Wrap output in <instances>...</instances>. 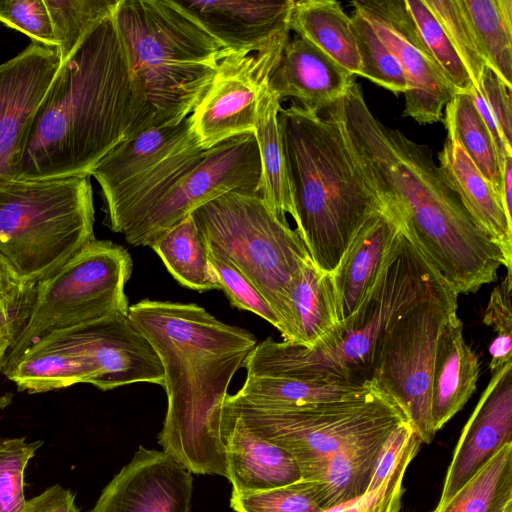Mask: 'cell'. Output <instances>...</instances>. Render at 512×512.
<instances>
[{"label":"cell","mask_w":512,"mask_h":512,"mask_svg":"<svg viewBox=\"0 0 512 512\" xmlns=\"http://www.w3.org/2000/svg\"><path fill=\"white\" fill-rule=\"evenodd\" d=\"M145 107L113 12L61 63L33 117L16 180L90 175L136 135Z\"/></svg>","instance_id":"3"},{"label":"cell","mask_w":512,"mask_h":512,"mask_svg":"<svg viewBox=\"0 0 512 512\" xmlns=\"http://www.w3.org/2000/svg\"><path fill=\"white\" fill-rule=\"evenodd\" d=\"M119 0H45L61 63L85 36L111 15Z\"/></svg>","instance_id":"35"},{"label":"cell","mask_w":512,"mask_h":512,"mask_svg":"<svg viewBox=\"0 0 512 512\" xmlns=\"http://www.w3.org/2000/svg\"><path fill=\"white\" fill-rule=\"evenodd\" d=\"M502 206L505 215L512 223V156H508L502 166Z\"/></svg>","instance_id":"49"},{"label":"cell","mask_w":512,"mask_h":512,"mask_svg":"<svg viewBox=\"0 0 512 512\" xmlns=\"http://www.w3.org/2000/svg\"><path fill=\"white\" fill-rule=\"evenodd\" d=\"M42 445V440L0 437V512H22L26 502L25 471Z\"/></svg>","instance_id":"41"},{"label":"cell","mask_w":512,"mask_h":512,"mask_svg":"<svg viewBox=\"0 0 512 512\" xmlns=\"http://www.w3.org/2000/svg\"><path fill=\"white\" fill-rule=\"evenodd\" d=\"M443 122L502 203V166L494 140L470 93H456L444 108Z\"/></svg>","instance_id":"32"},{"label":"cell","mask_w":512,"mask_h":512,"mask_svg":"<svg viewBox=\"0 0 512 512\" xmlns=\"http://www.w3.org/2000/svg\"><path fill=\"white\" fill-rule=\"evenodd\" d=\"M149 247L180 285L198 292L220 289L192 215L158 236Z\"/></svg>","instance_id":"31"},{"label":"cell","mask_w":512,"mask_h":512,"mask_svg":"<svg viewBox=\"0 0 512 512\" xmlns=\"http://www.w3.org/2000/svg\"><path fill=\"white\" fill-rule=\"evenodd\" d=\"M223 409L257 435L287 450L298 463L302 479L315 481L339 450L407 421L395 401L377 385L357 398L293 408L255 407L227 397Z\"/></svg>","instance_id":"9"},{"label":"cell","mask_w":512,"mask_h":512,"mask_svg":"<svg viewBox=\"0 0 512 512\" xmlns=\"http://www.w3.org/2000/svg\"><path fill=\"white\" fill-rule=\"evenodd\" d=\"M420 38L457 93H470L472 81L444 30L423 0H404Z\"/></svg>","instance_id":"38"},{"label":"cell","mask_w":512,"mask_h":512,"mask_svg":"<svg viewBox=\"0 0 512 512\" xmlns=\"http://www.w3.org/2000/svg\"><path fill=\"white\" fill-rule=\"evenodd\" d=\"M423 2L444 30L464 65L473 87L477 89L487 63L458 0H423Z\"/></svg>","instance_id":"39"},{"label":"cell","mask_w":512,"mask_h":512,"mask_svg":"<svg viewBox=\"0 0 512 512\" xmlns=\"http://www.w3.org/2000/svg\"><path fill=\"white\" fill-rule=\"evenodd\" d=\"M458 3L487 65L512 86V0H458Z\"/></svg>","instance_id":"34"},{"label":"cell","mask_w":512,"mask_h":512,"mask_svg":"<svg viewBox=\"0 0 512 512\" xmlns=\"http://www.w3.org/2000/svg\"><path fill=\"white\" fill-rule=\"evenodd\" d=\"M432 512H512V443Z\"/></svg>","instance_id":"33"},{"label":"cell","mask_w":512,"mask_h":512,"mask_svg":"<svg viewBox=\"0 0 512 512\" xmlns=\"http://www.w3.org/2000/svg\"><path fill=\"white\" fill-rule=\"evenodd\" d=\"M260 184L261 160L254 133L231 137L207 149L124 238L132 246H149L204 204L233 191L260 194Z\"/></svg>","instance_id":"13"},{"label":"cell","mask_w":512,"mask_h":512,"mask_svg":"<svg viewBox=\"0 0 512 512\" xmlns=\"http://www.w3.org/2000/svg\"><path fill=\"white\" fill-rule=\"evenodd\" d=\"M421 443L414 433L404 447L395 467L378 488L368 491L362 497L321 512H399L404 493L403 478Z\"/></svg>","instance_id":"42"},{"label":"cell","mask_w":512,"mask_h":512,"mask_svg":"<svg viewBox=\"0 0 512 512\" xmlns=\"http://www.w3.org/2000/svg\"><path fill=\"white\" fill-rule=\"evenodd\" d=\"M22 512H82L76 505L75 494L55 484L41 494L26 500Z\"/></svg>","instance_id":"48"},{"label":"cell","mask_w":512,"mask_h":512,"mask_svg":"<svg viewBox=\"0 0 512 512\" xmlns=\"http://www.w3.org/2000/svg\"><path fill=\"white\" fill-rule=\"evenodd\" d=\"M128 318L164 370L167 411L158 444L190 473L228 479L222 411L256 337L195 303L143 299L129 307Z\"/></svg>","instance_id":"2"},{"label":"cell","mask_w":512,"mask_h":512,"mask_svg":"<svg viewBox=\"0 0 512 512\" xmlns=\"http://www.w3.org/2000/svg\"><path fill=\"white\" fill-rule=\"evenodd\" d=\"M37 283L19 273L0 254V372L7 353L29 320Z\"/></svg>","instance_id":"36"},{"label":"cell","mask_w":512,"mask_h":512,"mask_svg":"<svg viewBox=\"0 0 512 512\" xmlns=\"http://www.w3.org/2000/svg\"><path fill=\"white\" fill-rule=\"evenodd\" d=\"M454 291L432 297L410 309L384 336L376 354L372 381L404 413L422 443L436 434L431 415V384L438 337L452 312Z\"/></svg>","instance_id":"12"},{"label":"cell","mask_w":512,"mask_h":512,"mask_svg":"<svg viewBox=\"0 0 512 512\" xmlns=\"http://www.w3.org/2000/svg\"><path fill=\"white\" fill-rule=\"evenodd\" d=\"M376 386L365 384L324 382L295 377L247 373L240 390L228 395L235 402L263 408H293L317 403L360 397Z\"/></svg>","instance_id":"26"},{"label":"cell","mask_w":512,"mask_h":512,"mask_svg":"<svg viewBox=\"0 0 512 512\" xmlns=\"http://www.w3.org/2000/svg\"><path fill=\"white\" fill-rule=\"evenodd\" d=\"M352 5L363 12L403 68V116L420 125L442 121L445 106L457 92L423 44L404 0H357Z\"/></svg>","instance_id":"15"},{"label":"cell","mask_w":512,"mask_h":512,"mask_svg":"<svg viewBox=\"0 0 512 512\" xmlns=\"http://www.w3.org/2000/svg\"><path fill=\"white\" fill-rule=\"evenodd\" d=\"M477 89L495 120L508 152L512 153V86L487 65Z\"/></svg>","instance_id":"46"},{"label":"cell","mask_w":512,"mask_h":512,"mask_svg":"<svg viewBox=\"0 0 512 512\" xmlns=\"http://www.w3.org/2000/svg\"><path fill=\"white\" fill-rule=\"evenodd\" d=\"M512 275L496 285L483 313V323L492 329L489 346L491 374L512 362Z\"/></svg>","instance_id":"43"},{"label":"cell","mask_w":512,"mask_h":512,"mask_svg":"<svg viewBox=\"0 0 512 512\" xmlns=\"http://www.w3.org/2000/svg\"><path fill=\"white\" fill-rule=\"evenodd\" d=\"M479 373V358L464 338L463 324L457 312H452L438 337L433 366L431 415L436 432L474 394Z\"/></svg>","instance_id":"24"},{"label":"cell","mask_w":512,"mask_h":512,"mask_svg":"<svg viewBox=\"0 0 512 512\" xmlns=\"http://www.w3.org/2000/svg\"><path fill=\"white\" fill-rule=\"evenodd\" d=\"M290 28L355 76L360 71L351 17L334 0L294 1Z\"/></svg>","instance_id":"27"},{"label":"cell","mask_w":512,"mask_h":512,"mask_svg":"<svg viewBox=\"0 0 512 512\" xmlns=\"http://www.w3.org/2000/svg\"><path fill=\"white\" fill-rule=\"evenodd\" d=\"M191 473L164 451L139 446L88 512H190Z\"/></svg>","instance_id":"19"},{"label":"cell","mask_w":512,"mask_h":512,"mask_svg":"<svg viewBox=\"0 0 512 512\" xmlns=\"http://www.w3.org/2000/svg\"><path fill=\"white\" fill-rule=\"evenodd\" d=\"M354 76L301 36L289 39L267 84L279 102L294 99L310 111H321L339 100Z\"/></svg>","instance_id":"21"},{"label":"cell","mask_w":512,"mask_h":512,"mask_svg":"<svg viewBox=\"0 0 512 512\" xmlns=\"http://www.w3.org/2000/svg\"><path fill=\"white\" fill-rule=\"evenodd\" d=\"M255 55L226 53L190 114L200 145L210 149L231 137L255 133L262 83Z\"/></svg>","instance_id":"18"},{"label":"cell","mask_w":512,"mask_h":512,"mask_svg":"<svg viewBox=\"0 0 512 512\" xmlns=\"http://www.w3.org/2000/svg\"><path fill=\"white\" fill-rule=\"evenodd\" d=\"M190 115L142 131L114 147L90 172L101 188L104 224L126 234L204 156Z\"/></svg>","instance_id":"10"},{"label":"cell","mask_w":512,"mask_h":512,"mask_svg":"<svg viewBox=\"0 0 512 512\" xmlns=\"http://www.w3.org/2000/svg\"><path fill=\"white\" fill-rule=\"evenodd\" d=\"M60 65L56 47L36 42L0 64V188L16 180L33 117Z\"/></svg>","instance_id":"17"},{"label":"cell","mask_w":512,"mask_h":512,"mask_svg":"<svg viewBox=\"0 0 512 512\" xmlns=\"http://www.w3.org/2000/svg\"><path fill=\"white\" fill-rule=\"evenodd\" d=\"M52 335L77 365L83 383L102 391L142 382L164 385L157 353L128 315L106 317Z\"/></svg>","instance_id":"14"},{"label":"cell","mask_w":512,"mask_h":512,"mask_svg":"<svg viewBox=\"0 0 512 512\" xmlns=\"http://www.w3.org/2000/svg\"><path fill=\"white\" fill-rule=\"evenodd\" d=\"M205 246L225 256L277 315L283 341L296 343L292 292L310 255L288 221L280 220L259 193L233 191L192 214Z\"/></svg>","instance_id":"7"},{"label":"cell","mask_w":512,"mask_h":512,"mask_svg":"<svg viewBox=\"0 0 512 512\" xmlns=\"http://www.w3.org/2000/svg\"><path fill=\"white\" fill-rule=\"evenodd\" d=\"M402 234V222L387 208L371 217L352 238L331 271L340 322L364 301L391 259Z\"/></svg>","instance_id":"22"},{"label":"cell","mask_w":512,"mask_h":512,"mask_svg":"<svg viewBox=\"0 0 512 512\" xmlns=\"http://www.w3.org/2000/svg\"><path fill=\"white\" fill-rule=\"evenodd\" d=\"M354 7L351 20L360 57L359 76L393 92L405 93L407 82L395 54L380 40L363 12Z\"/></svg>","instance_id":"37"},{"label":"cell","mask_w":512,"mask_h":512,"mask_svg":"<svg viewBox=\"0 0 512 512\" xmlns=\"http://www.w3.org/2000/svg\"><path fill=\"white\" fill-rule=\"evenodd\" d=\"M451 291L437 268L403 231L364 301L314 347L308 349L269 337L256 344L243 367L247 373L368 383L372 381L378 347L390 328L414 306Z\"/></svg>","instance_id":"5"},{"label":"cell","mask_w":512,"mask_h":512,"mask_svg":"<svg viewBox=\"0 0 512 512\" xmlns=\"http://www.w3.org/2000/svg\"><path fill=\"white\" fill-rule=\"evenodd\" d=\"M296 326L295 345L314 347L340 322L332 273L319 268L310 258L301 266L292 292Z\"/></svg>","instance_id":"29"},{"label":"cell","mask_w":512,"mask_h":512,"mask_svg":"<svg viewBox=\"0 0 512 512\" xmlns=\"http://www.w3.org/2000/svg\"><path fill=\"white\" fill-rule=\"evenodd\" d=\"M296 232L312 261L333 271L358 230L388 207L350 144L335 103L321 111L295 102L278 113Z\"/></svg>","instance_id":"4"},{"label":"cell","mask_w":512,"mask_h":512,"mask_svg":"<svg viewBox=\"0 0 512 512\" xmlns=\"http://www.w3.org/2000/svg\"><path fill=\"white\" fill-rule=\"evenodd\" d=\"M414 433L412 425L404 421L390 434L378 457L368 491L378 488L389 476Z\"/></svg>","instance_id":"47"},{"label":"cell","mask_w":512,"mask_h":512,"mask_svg":"<svg viewBox=\"0 0 512 512\" xmlns=\"http://www.w3.org/2000/svg\"><path fill=\"white\" fill-rule=\"evenodd\" d=\"M207 248V247H206ZM209 263L230 304L263 318L281 331V324L265 298L249 280L222 254L207 248Z\"/></svg>","instance_id":"44"},{"label":"cell","mask_w":512,"mask_h":512,"mask_svg":"<svg viewBox=\"0 0 512 512\" xmlns=\"http://www.w3.org/2000/svg\"><path fill=\"white\" fill-rule=\"evenodd\" d=\"M335 106L367 179L450 287L470 294L496 281L504 256L468 213L432 151L381 123L356 82Z\"/></svg>","instance_id":"1"},{"label":"cell","mask_w":512,"mask_h":512,"mask_svg":"<svg viewBox=\"0 0 512 512\" xmlns=\"http://www.w3.org/2000/svg\"><path fill=\"white\" fill-rule=\"evenodd\" d=\"M509 443H512V362L492 374L464 426L438 505L451 498Z\"/></svg>","instance_id":"20"},{"label":"cell","mask_w":512,"mask_h":512,"mask_svg":"<svg viewBox=\"0 0 512 512\" xmlns=\"http://www.w3.org/2000/svg\"><path fill=\"white\" fill-rule=\"evenodd\" d=\"M234 512H321L318 482L301 479L289 485L250 493L231 495Z\"/></svg>","instance_id":"40"},{"label":"cell","mask_w":512,"mask_h":512,"mask_svg":"<svg viewBox=\"0 0 512 512\" xmlns=\"http://www.w3.org/2000/svg\"><path fill=\"white\" fill-rule=\"evenodd\" d=\"M13 395L11 393L0 394V410L8 407L12 402Z\"/></svg>","instance_id":"50"},{"label":"cell","mask_w":512,"mask_h":512,"mask_svg":"<svg viewBox=\"0 0 512 512\" xmlns=\"http://www.w3.org/2000/svg\"><path fill=\"white\" fill-rule=\"evenodd\" d=\"M221 435L232 495L269 490L302 479L298 463L287 450L257 435L225 409Z\"/></svg>","instance_id":"23"},{"label":"cell","mask_w":512,"mask_h":512,"mask_svg":"<svg viewBox=\"0 0 512 512\" xmlns=\"http://www.w3.org/2000/svg\"><path fill=\"white\" fill-rule=\"evenodd\" d=\"M0 22L32 42L57 48L45 0H0Z\"/></svg>","instance_id":"45"},{"label":"cell","mask_w":512,"mask_h":512,"mask_svg":"<svg viewBox=\"0 0 512 512\" xmlns=\"http://www.w3.org/2000/svg\"><path fill=\"white\" fill-rule=\"evenodd\" d=\"M225 53L255 55L268 79L289 41L294 0H178Z\"/></svg>","instance_id":"16"},{"label":"cell","mask_w":512,"mask_h":512,"mask_svg":"<svg viewBox=\"0 0 512 512\" xmlns=\"http://www.w3.org/2000/svg\"><path fill=\"white\" fill-rule=\"evenodd\" d=\"M90 175L18 179L0 188V254L39 282L94 237Z\"/></svg>","instance_id":"8"},{"label":"cell","mask_w":512,"mask_h":512,"mask_svg":"<svg viewBox=\"0 0 512 512\" xmlns=\"http://www.w3.org/2000/svg\"><path fill=\"white\" fill-rule=\"evenodd\" d=\"M394 430L350 444L329 459L325 472L317 480L322 510L357 499L368 492L378 457Z\"/></svg>","instance_id":"30"},{"label":"cell","mask_w":512,"mask_h":512,"mask_svg":"<svg viewBox=\"0 0 512 512\" xmlns=\"http://www.w3.org/2000/svg\"><path fill=\"white\" fill-rule=\"evenodd\" d=\"M133 262L128 251L94 239L52 276L37 283L29 320L2 368L44 337L115 315H128L125 285Z\"/></svg>","instance_id":"11"},{"label":"cell","mask_w":512,"mask_h":512,"mask_svg":"<svg viewBox=\"0 0 512 512\" xmlns=\"http://www.w3.org/2000/svg\"><path fill=\"white\" fill-rule=\"evenodd\" d=\"M280 109V102L264 80L254 133L261 160L260 195L280 220L287 221L286 215L294 219L295 211L279 132Z\"/></svg>","instance_id":"28"},{"label":"cell","mask_w":512,"mask_h":512,"mask_svg":"<svg viewBox=\"0 0 512 512\" xmlns=\"http://www.w3.org/2000/svg\"><path fill=\"white\" fill-rule=\"evenodd\" d=\"M438 159L445 179L475 223L500 248L507 274L512 275V223L500 198L449 132Z\"/></svg>","instance_id":"25"},{"label":"cell","mask_w":512,"mask_h":512,"mask_svg":"<svg viewBox=\"0 0 512 512\" xmlns=\"http://www.w3.org/2000/svg\"><path fill=\"white\" fill-rule=\"evenodd\" d=\"M114 17L146 100L136 134L180 123L226 53L175 0H119Z\"/></svg>","instance_id":"6"}]
</instances>
